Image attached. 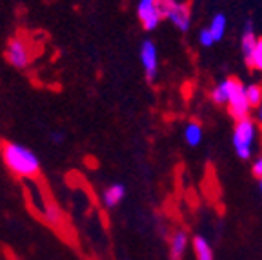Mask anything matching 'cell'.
<instances>
[{
  "mask_svg": "<svg viewBox=\"0 0 262 260\" xmlns=\"http://www.w3.org/2000/svg\"><path fill=\"white\" fill-rule=\"evenodd\" d=\"M0 153L13 175L22 179H37L40 175V160L29 147L16 142H4L0 146Z\"/></svg>",
  "mask_w": 262,
  "mask_h": 260,
  "instance_id": "obj_1",
  "label": "cell"
},
{
  "mask_svg": "<svg viewBox=\"0 0 262 260\" xmlns=\"http://www.w3.org/2000/svg\"><path fill=\"white\" fill-rule=\"evenodd\" d=\"M255 140H257V126L253 120L251 118L237 120V126L233 131V146L242 160H248L251 157Z\"/></svg>",
  "mask_w": 262,
  "mask_h": 260,
  "instance_id": "obj_2",
  "label": "cell"
},
{
  "mask_svg": "<svg viewBox=\"0 0 262 260\" xmlns=\"http://www.w3.org/2000/svg\"><path fill=\"white\" fill-rule=\"evenodd\" d=\"M229 80V97H228V110L231 117L242 120L248 118L251 104L246 97V88L237 80V78H228Z\"/></svg>",
  "mask_w": 262,
  "mask_h": 260,
  "instance_id": "obj_3",
  "label": "cell"
},
{
  "mask_svg": "<svg viewBox=\"0 0 262 260\" xmlns=\"http://www.w3.org/2000/svg\"><path fill=\"white\" fill-rule=\"evenodd\" d=\"M6 58L16 69H26L31 64V51L20 38H11L6 48Z\"/></svg>",
  "mask_w": 262,
  "mask_h": 260,
  "instance_id": "obj_4",
  "label": "cell"
},
{
  "mask_svg": "<svg viewBox=\"0 0 262 260\" xmlns=\"http://www.w3.org/2000/svg\"><path fill=\"white\" fill-rule=\"evenodd\" d=\"M137 15H139L140 24L144 26L146 31L155 29L159 26L160 18H162L159 6H157V0H140L139 6H137Z\"/></svg>",
  "mask_w": 262,
  "mask_h": 260,
  "instance_id": "obj_5",
  "label": "cell"
},
{
  "mask_svg": "<svg viewBox=\"0 0 262 260\" xmlns=\"http://www.w3.org/2000/svg\"><path fill=\"white\" fill-rule=\"evenodd\" d=\"M140 62H142L147 80H155L157 68H159V53H157V48L151 40H144L140 46Z\"/></svg>",
  "mask_w": 262,
  "mask_h": 260,
  "instance_id": "obj_6",
  "label": "cell"
},
{
  "mask_svg": "<svg viewBox=\"0 0 262 260\" xmlns=\"http://www.w3.org/2000/svg\"><path fill=\"white\" fill-rule=\"evenodd\" d=\"M186 249H188V233L184 229H179L169 239V258L182 260Z\"/></svg>",
  "mask_w": 262,
  "mask_h": 260,
  "instance_id": "obj_7",
  "label": "cell"
},
{
  "mask_svg": "<svg viewBox=\"0 0 262 260\" xmlns=\"http://www.w3.org/2000/svg\"><path fill=\"white\" fill-rule=\"evenodd\" d=\"M168 18L180 29V31H188L189 24H191V15H189V8L186 4L177 2V6L171 9V13L168 15Z\"/></svg>",
  "mask_w": 262,
  "mask_h": 260,
  "instance_id": "obj_8",
  "label": "cell"
},
{
  "mask_svg": "<svg viewBox=\"0 0 262 260\" xmlns=\"http://www.w3.org/2000/svg\"><path fill=\"white\" fill-rule=\"evenodd\" d=\"M257 42H258V38L255 37V33H253V22L248 20L244 28V35H242V55H244L246 62H250L251 55H253L255 48H257Z\"/></svg>",
  "mask_w": 262,
  "mask_h": 260,
  "instance_id": "obj_9",
  "label": "cell"
},
{
  "mask_svg": "<svg viewBox=\"0 0 262 260\" xmlns=\"http://www.w3.org/2000/svg\"><path fill=\"white\" fill-rule=\"evenodd\" d=\"M126 197V187L122 184H111L110 187H106L102 193V200L106 207H115L122 202V199Z\"/></svg>",
  "mask_w": 262,
  "mask_h": 260,
  "instance_id": "obj_10",
  "label": "cell"
},
{
  "mask_svg": "<svg viewBox=\"0 0 262 260\" xmlns=\"http://www.w3.org/2000/svg\"><path fill=\"white\" fill-rule=\"evenodd\" d=\"M191 246H193V251H195L196 260H213V249L204 236L196 235L193 239Z\"/></svg>",
  "mask_w": 262,
  "mask_h": 260,
  "instance_id": "obj_11",
  "label": "cell"
},
{
  "mask_svg": "<svg viewBox=\"0 0 262 260\" xmlns=\"http://www.w3.org/2000/svg\"><path fill=\"white\" fill-rule=\"evenodd\" d=\"M226 24H228V20H226V16L222 13H217V15L213 16L211 24H209V31H211L215 42L222 40V37H224L226 33Z\"/></svg>",
  "mask_w": 262,
  "mask_h": 260,
  "instance_id": "obj_12",
  "label": "cell"
},
{
  "mask_svg": "<svg viewBox=\"0 0 262 260\" xmlns=\"http://www.w3.org/2000/svg\"><path fill=\"white\" fill-rule=\"evenodd\" d=\"M184 137L189 146H196V144L202 140V127L196 122H189L184 129Z\"/></svg>",
  "mask_w": 262,
  "mask_h": 260,
  "instance_id": "obj_13",
  "label": "cell"
},
{
  "mask_svg": "<svg viewBox=\"0 0 262 260\" xmlns=\"http://www.w3.org/2000/svg\"><path fill=\"white\" fill-rule=\"evenodd\" d=\"M228 97H229V80H222L221 84L211 91V98L213 102H217V104H228Z\"/></svg>",
  "mask_w": 262,
  "mask_h": 260,
  "instance_id": "obj_14",
  "label": "cell"
},
{
  "mask_svg": "<svg viewBox=\"0 0 262 260\" xmlns=\"http://www.w3.org/2000/svg\"><path fill=\"white\" fill-rule=\"evenodd\" d=\"M44 219L48 220L51 226H58V224L62 222V213L60 209H58L55 204H48V206L44 207Z\"/></svg>",
  "mask_w": 262,
  "mask_h": 260,
  "instance_id": "obj_15",
  "label": "cell"
},
{
  "mask_svg": "<svg viewBox=\"0 0 262 260\" xmlns=\"http://www.w3.org/2000/svg\"><path fill=\"white\" fill-rule=\"evenodd\" d=\"M246 97L251 106H262V88L257 84H251L246 88Z\"/></svg>",
  "mask_w": 262,
  "mask_h": 260,
  "instance_id": "obj_16",
  "label": "cell"
},
{
  "mask_svg": "<svg viewBox=\"0 0 262 260\" xmlns=\"http://www.w3.org/2000/svg\"><path fill=\"white\" fill-rule=\"evenodd\" d=\"M248 66H251V68L258 69V71H262V38H258L257 42V48H255L253 55H251L250 62H248Z\"/></svg>",
  "mask_w": 262,
  "mask_h": 260,
  "instance_id": "obj_17",
  "label": "cell"
},
{
  "mask_svg": "<svg viewBox=\"0 0 262 260\" xmlns=\"http://www.w3.org/2000/svg\"><path fill=\"white\" fill-rule=\"evenodd\" d=\"M157 6H159V11L162 15V18H168L171 9L177 6V0H157Z\"/></svg>",
  "mask_w": 262,
  "mask_h": 260,
  "instance_id": "obj_18",
  "label": "cell"
},
{
  "mask_svg": "<svg viewBox=\"0 0 262 260\" xmlns=\"http://www.w3.org/2000/svg\"><path fill=\"white\" fill-rule=\"evenodd\" d=\"M201 44L204 46V48H209V46L215 42V38H213V35H211V31H209V28H206V29H202L201 31Z\"/></svg>",
  "mask_w": 262,
  "mask_h": 260,
  "instance_id": "obj_19",
  "label": "cell"
},
{
  "mask_svg": "<svg viewBox=\"0 0 262 260\" xmlns=\"http://www.w3.org/2000/svg\"><path fill=\"white\" fill-rule=\"evenodd\" d=\"M64 138H66V135L62 133V131H53V133L49 135V140L53 144H62L64 142Z\"/></svg>",
  "mask_w": 262,
  "mask_h": 260,
  "instance_id": "obj_20",
  "label": "cell"
},
{
  "mask_svg": "<svg viewBox=\"0 0 262 260\" xmlns=\"http://www.w3.org/2000/svg\"><path fill=\"white\" fill-rule=\"evenodd\" d=\"M251 171H253V175L257 177V179H262V157H260V159L255 160L253 167H251Z\"/></svg>",
  "mask_w": 262,
  "mask_h": 260,
  "instance_id": "obj_21",
  "label": "cell"
},
{
  "mask_svg": "<svg viewBox=\"0 0 262 260\" xmlns=\"http://www.w3.org/2000/svg\"><path fill=\"white\" fill-rule=\"evenodd\" d=\"M258 118L262 120V106H260V110H258Z\"/></svg>",
  "mask_w": 262,
  "mask_h": 260,
  "instance_id": "obj_22",
  "label": "cell"
},
{
  "mask_svg": "<svg viewBox=\"0 0 262 260\" xmlns=\"http://www.w3.org/2000/svg\"><path fill=\"white\" fill-rule=\"evenodd\" d=\"M260 191H262V179H260Z\"/></svg>",
  "mask_w": 262,
  "mask_h": 260,
  "instance_id": "obj_23",
  "label": "cell"
}]
</instances>
